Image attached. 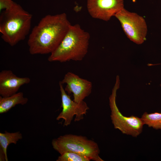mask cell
<instances>
[{"instance_id":"1","label":"cell","mask_w":161,"mask_h":161,"mask_svg":"<svg viewBox=\"0 0 161 161\" xmlns=\"http://www.w3.org/2000/svg\"><path fill=\"white\" fill-rule=\"evenodd\" d=\"M71 25L65 13L44 16L29 35L27 44L30 53L51 54L59 45Z\"/></svg>"},{"instance_id":"2","label":"cell","mask_w":161,"mask_h":161,"mask_svg":"<svg viewBox=\"0 0 161 161\" xmlns=\"http://www.w3.org/2000/svg\"><path fill=\"white\" fill-rule=\"evenodd\" d=\"M32 15L15 2L0 16L1 38L11 46L24 40L29 33Z\"/></svg>"},{"instance_id":"3","label":"cell","mask_w":161,"mask_h":161,"mask_svg":"<svg viewBox=\"0 0 161 161\" xmlns=\"http://www.w3.org/2000/svg\"><path fill=\"white\" fill-rule=\"evenodd\" d=\"M90 36L78 24L71 25L63 39L48 58L49 62L82 60L87 54Z\"/></svg>"},{"instance_id":"4","label":"cell","mask_w":161,"mask_h":161,"mask_svg":"<svg viewBox=\"0 0 161 161\" xmlns=\"http://www.w3.org/2000/svg\"><path fill=\"white\" fill-rule=\"evenodd\" d=\"M51 144L53 149L60 155L72 152L84 156L90 160L104 161L99 156L100 150L97 144L85 136L66 134L53 139Z\"/></svg>"},{"instance_id":"5","label":"cell","mask_w":161,"mask_h":161,"mask_svg":"<svg viewBox=\"0 0 161 161\" xmlns=\"http://www.w3.org/2000/svg\"><path fill=\"white\" fill-rule=\"evenodd\" d=\"M120 84L119 77L117 75L112 93L109 97L112 122L114 128L119 129L123 134L136 137L142 132L144 124L141 118L133 115L125 116L120 111L116 102L117 91L119 88Z\"/></svg>"},{"instance_id":"6","label":"cell","mask_w":161,"mask_h":161,"mask_svg":"<svg viewBox=\"0 0 161 161\" xmlns=\"http://www.w3.org/2000/svg\"><path fill=\"white\" fill-rule=\"evenodd\" d=\"M119 21L127 37L137 44H143L146 39L148 29L144 18L124 8L114 16Z\"/></svg>"},{"instance_id":"7","label":"cell","mask_w":161,"mask_h":161,"mask_svg":"<svg viewBox=\"0 0 161 161\" xmlns=\"http://www.w3.org/2000/svg\"><path fill=\"white\" fill-rule=\"evenodd\" d=\"M60 91L61 98V112L56 118L57 120L62 119L64 120V126H67L70 125L74 116L75 122L79 121L83 118L89 109L86 103L84 101L77 103L72 100L70 96L66 93L63 84L59 82Z\"/></svg>"},{"instance_id":"8","label":"cell","mask_w":161,"mask_h":161,"mask_svg":"<svg viewBox=\"0 0 161 161\" xmlns=\"http://www.w3.org/2000/svg\"><path fill=\"white\" fill-rule=\"evenodd\" d=\"M88 11L93 18L105 21L124 8V0H87Z\"/></svg>"},{"instance_id":"9","label":"cell","mask_w":161,"mask_h":161,"mask_svg":"<svg viewBox=\"0 0 161 161\" xmlns=\"http://www.w3.org/2000/svg\"><path fill=\"white\" fill-rule=\"evenodd\" d=\"M60 81L62 84H66L65 90L69 94H73V100L76 102L83 101L92 92V83L72 72L67 73Z\"/></svg>"},{"instance_id":"10","label":"cell","mask_w":161,"mask_h":161,"mask_svg":"<svg viewBox=\"0 0 161 161\" xmlns=\"http://www.w3.org/2000/svg\"><path fill=\"white\" fill-rule=\"evenodd\" d=\"M30 81L28 77H19L11 70H3L0 72V95L3 97L12 95L17 93L21 86Z\"/></svg>"},{"instance_id":"11","label":"cell","mask_w":161,"mask_h":161,"mask_svg":"<svg viewBox=\"0 0 161 161\" xmlns=\"http://www.w3.org/2000/svg\"><path fill=\"white\" fill-rule=\"evenodd\" d=\"M28 99L25 97L23 92H17L12 95L0 97V113L7 112L16 105H24L28 102Z\"/></svg>"},{"instance_id":"12","label":"cell","mask_w":161,"mask_h":161,"mask_svg":"<svg viewBox=\"0 0 161 161\" xmlns=\"http://www.w3.org/2000/svg\"><path fill=\"white\" fill-rule=\"evenodd\" d=\"M22 138V134L19 131L10 133L5 131L4 133H0V148L5 154L6 161H8L7 148L8 145L11 143L16 144L19 140Z\"/></svg>"},{"instance_id":"13","label":"cell","mask_w":161,"mask_h":161,"mask_svg":"<svg viewBox=\"0 0 161 161\" xmlns=\"http://www.w3.org/2000/svg\"><path fill=\"white\" fill-rule=\"evenodd\" d=\"M144 124L155 129H161V113L155 112L148 114L145 112L141 118Z\"/></svg>"},{"instance_id":"14","label":"cell","mask_w":161,"mask_h":161,"mask_svg":"<svg viewBox=\"0 0 161 161\" xmlns=\"http://www.w3.org/2000/svg\"><path fill=\"white\" fill-rule=\"evenodd\" d=\"M88 157L80 154L72 152H65L59 156L57 161H89Z\"/></svg>"},{"instance_id":"15","label":"cell","mask_w":161,"mask_h":161,"mask_svg":"<svg viewBox=\"0 0 161 161\" xmlns=\"http://www.w3.org/2000/svg\"><path fill=\"white\" fill-rule=\"evenodd\" d=\"M14 2L12 0H0V11L8 9Z\"/></svg>"}]
</instances>
